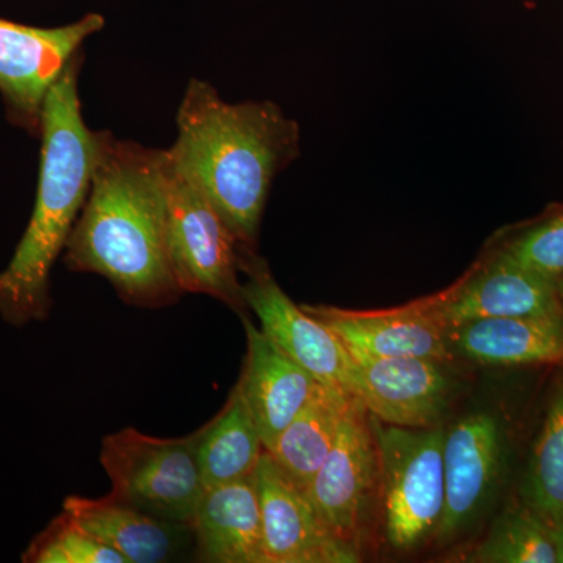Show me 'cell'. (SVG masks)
<instances>
[{"label":"cell","mask_w":563,"mask_h":563,"mask_svg":"<svg viewBox=\"0 0 563 563\" xmlns=\"http://www.w3.org/2000/svg\"><path fill=\"white\" fill-rule=\"evenodd\" d=\"M65 263L70 272L106 277L122 301L143 309L184 295L168 251L165 150L98 132L90 191Z\"/></svg>","instance_id":"obj_1"},{"label":"cell","mask_w":563,"mask_h":563,"mask_svg":"<svg viewBox=\"0 0 563 563\" xmlns=\"http://www.w3.org/2000/svg\"><path fill=\"white\" fill-rule=\"evenodd\" d=\"M169 154L201 185L240 246L254 251L273 181L301 154V129L277 103L222 101L191 79Z\"/></svg>","instance_id":"obj_2"},{"label":"cell","mask_w":563,"mask_h":563,"mask_svg":"<svg viewBox=\"0 0 563 563\" xmlns=\"http://www.w3.org/2000/svg\"><path fill=\"white\" fill-rule=\"evenodd\" d=\"M80 63L81 54L47 92L35 207L13 257L0 272V318L16 328L49 318L52 268L68 244L91 187L98 132L81 117Z\"/></svg>","instance_id":"obj_3"},{"label":"cell","mask_w":563,"mask_h":563,"mask_svg":"<svg viewBox=\"0 0 563 563\" xmlns=\"http://www.w3.org/2000/svg\"><path fill=\"white\" fill-rule=\"evenodd\" d=\"M168 251L181 291L211 296L243 317L242 251L220 211L165 150Z\"/></svg>","instance_id":"obj_4"},{"label":"cell","mask_w":563,"mask_h":563,"mask_svg":"<svg viewBox=\"0 0 563 563\" xmlns=\"http://www.w3.org/2000/svg\"><path fill=\"white\" fill-rule=\"evenodd\" d=\"M383 499L387 542L410 551L435 536L444 509L442 426L410 429L369 417Z\"/></svg>","instance_id":"obj_5"},{"label":"cell","mask_w":563,"mask_h":563,"mask_svg":"<svg viewBox=\"0 0 563 563\" xmlns=\"http://www.w3.org/2000/svg\"><path fill=\"white\" fill-rule=\"evenodd\" d=\"M99 459L109 474L113 498L152 517L191 528L206 492L195 433L157 439L136 429H121L102 440Z\"/></svg>","instance_id":"obj_6"},{"label":"cell","mask_w":563,"mask_h":563,"mask_svg":"<svg viewBox=\"0 0 563 563\" xmlns=\"http://www.w3.org/2000/svg\"><path fill=\"white\" fill-rule=\"evenodd\" d=\"M106 25L102 14L88 13L62 27H32L0 18V95L9 120L40 135L44 101L81 44Z\"/></svg>","instance_id":"obj_7"},{"label":"cell","mask_w":563,"mask_h":563,"mask_svg":"<svg viewBox=\"0 0 563 563\" xmlns=\"http://www.w3.org/2000/svg\"><path fill=\"white\" fill-rule=\"evenodd\" d=\"M242 274L244 302L261 321V331L318 383L354 396V357L342 340L288 298L254 251H242Z\"/></svg>","instance_id":"obj_8"},{"label":"cell","mask_w":563,"mask_h":563,"mask_svg":"<svg viewBox=\"0 0 563 563\" xmlns=\"http://www.w3.org/2000/svg\"><path fill=\"white\" fill-rule=\"evenodd\" d=\"M376 485L379 462L372 420L354 396L339 435L306 493L332 531L361 550Z\"/></svg>","instance_id":"obj_9"},{"label":"cell","mask_w":563,"mask_h":563,"mask_svg":"<svg viewBox=\"0 0 563 563\" xmlns=\"http://www.w3.org/2000/svg\"><path fill=\"white\" fill-rule=\"evenodd\" d=\"M444 328L485 318L563 317V299L551 277L493 250L450 290L431 296Z\"/></svg>","instance_id":"obj_10"},{"label":"cell","mask_w":563,"mask_h":563,"mask_svg":"<svg viewBox=\"0 0 563 563\" xmlns=\"http://www.w3.org/2000/svg\"><path fill=\"white\" fill-rule=\"evenodd\" d=\"M268 563H357L361 550L322 520L317 507L265 451L254 473Z\"/></svg>","instance_id":"obj_11"},{"label":"cell","mask_w":563,"mask_h":563,"mask_svg":"<svg viewBox=\"0 0 563 563\" xmlns=\"http://www.w3.org/2000/svg\"><path fill=\"white\" fill-rule=\"evenodd\" d=\"M354 357V396L369 417L422 429L439 424L450 407L453 379L444 363L420 357Z\"/></svg>","instance_id":"obj_12"},{"label":"cell","mask_w":563,"mask_h":563,"mask_svg":"<svg viewBox=\"0 0 563 563\" xmlns=\"http://www.w3.org/2000/svg\"><path fill=\"white\" fill-rule=\"evenodd\" d=\"M504 457L501 426L477 412L455 422L444 435V509L435 536L450 540L476 521L492 498Z\"/></svg>","instance_id":"obj_13"},{"label":"cell","mask_w":563,"mask_h":563,"mask_svg":"<svg viewBox=\"0 0 563 563\" xmlns=\"http://www.w3.org/2000/svg\"><path fill=\"white\" fill-rule=\"evenodd\" d=\"M324 322L351 354L368 357H420L451 362L446 328L432 312V299H421L383 312H352L325 306H301Z\"/></svg>","instance_id":"obj_14"},{"label":"cell","mask_w":563,"mask_h":563,"mask_svg":"<svg viewBox=\"0 0 563 563\" xmlns=\"http://www.w3.org/2000/svg\"><path fill=\"white\" fill-rule=\"evenodd\" d=\"M242 320L247 354L239 385L257 422L263 448L272 451L320 383L255 328L246 314Z\"/></svg>","instance_id":"obj_15"},{"label":"cell","mask_w":563,"mask_h":563,"mask_svg":"<svg viewBox=\"0 0 563 563\" xmlns=\"http://www.w3.org/2000/svg\"><path fill=\"white\" fill-rule=\"evenodd\" d=\"M191 529L198 561L268 563L254 476L206 488Z\"/></svg>","instance_id":"obj_16"},{"label":"cell","mask_w":563,"mask_h":563,"mask_svg":"<svg viewBox=\"0 0 563 563\" xmlns=\"http://www.w3.org/2000/svg\"><path fill=\"white\" fill-rule=\"evenodd\" d=\"M63 510L128 563L174 561L195 539L190 526L152 517L111 495L99 499L73 495L65 499Z\"/></svg>","instance_id":"obj_17"},{"label":"cell","mask_w":563,"mask_h":563,"mask_svg":"<svg viewBox=\"0 0 563 563\" xmlns=\"http://www.w3.org/2000/svg\"><path fill=\"white\" fill-rule=\"evenodd\" d=\"M454 357L479 365H563V317L485 318L446 331Z\"/></svg>","instance_id":"obj_18"},{"label":"cell","mask_w":563,"mask_h":563,"mask_svg":"<svg viewBox=\"0 0 563 563\" xmlns=\"http://www.w3.org/2000/svg\"><path fill=\"white\" fill-rule=\"evenodd\" d=\"M192 433L206 488L254 476L265 453L257 422L239 383L221 412Z\"/></svg>","instance_id":"obj_19"},{"label":"cell","mask_w":563,"mask_h":563,"mask_svg":"<svg viewBox=\"0 0 563 563\" xmlns=\"http://www.w3.org/2000/svg\"><path fill=\"white\" fill-rule=\"evenodd\" d=\"M354 396L318 384L309 401L282 432L272 451L277 465L302 490L328 457Z\"/></svg>","instance_id":"obj_20"},{"label":"cell","mask_w":563,"mask_h":563,"mask_svg":"<svg viewBox=\"0 0 563 563\" xmlns=\"http://www.w3.org/2000/svg\"><path fill=\"white\" fill-rule=\"evenodd\" d=\"M521 499L551 528L563 523V379L551 396L533 444Z\"/></svg>","instance_id":"obj_21"},{"label":"cell","mask_w":563,"mask_h":563,"mask_svg":"<svg viewBox=\"0 0 563 563\" xmlns=\"http://www.w3.org/2000/svg\"><path fill=\"white\" fill-rule=\"evenodd\" d=\"M468 561L488 563H558L554 529L521 503L493 525Z\"/></svg>","instance_id":"obj_22"},{"label":"cell","mask_w":563,"mask_h":563,"mask_svg":"<svg viewBox=\"0 0 563 563\" xmlns=\"http://www.w3.org/2000/svg\"><path fill=\"white\" fill-rule=\"evenodd\" d=\"M498 250L555 280L563 273V203L548 207L539 218L515 229Z\"/></svg>","instance_id":"obj_23"},{"label":"cell","mask_w":563,"mask_h":563,"mask_svg":"<svg viewBox=\"0 0 563 563\" xmlns=\"http://www.w3.org/2000/svg\"><path fill=\"white\" fill-rule=\"evenodd\" d=\"M25 563H128L63 510L22 554Z\"/></svg>","instance_id":"obj_24"},{"label":"cell","mask_w":563,"mask_h":563,"mask_svg":"<svg viewBox=\"0 0 563 563\" xmlns=\"http://www.w3.org/2000/svg\"><path fill=\"white\" fill-rule=\"evenodd\" d=\"M555 547H558V563H563V523L554 528Z\"/></svg>","instance_id":"obj_25"},{"label":"cell","mask_w":563,"mask_h":563,"mask_svg":"<svg viewBox=\"0 0 563 563\" xmlns=\"http://www.w3.org/2000/svg\"><path fill=\"white\" fill-rule=\"evenodd\" d=\"M555 285H558L559 295H561V298L563 299V273L561 276L555 277Z\"/></svg>","instance_id":"obj_26"}]
</instances>
